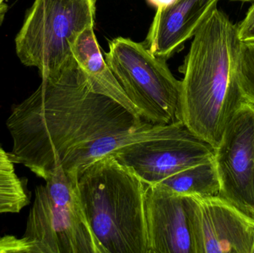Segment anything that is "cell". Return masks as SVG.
I'll return each mask as SVG.
<instances>
[{"instance_id":"1","label":"cell","mask_w":254,"mask_h":253,"mask_svg":"<svg viewBox=\"0 0 254 253\" xmlns=\"http://www.w3.org/2000/svg\"><path fill=\"white\" fill-rule=\"evenodd\" d=\"M6 126L13 163L43 180L58 168L77 176L95 160L128 144L191 134L183 123H149L95 92L74 56L42 77L37 90L13 107Z\"/></svg>"},{"instance_id":"2","label":"cell","mask_w":254,"mask_h":253,"mask_svg":"<svg viewBox=\"0 0 254 253\" xmlns=\"http://www.w3.org/2000/svg\"><path fill=\"white\" fill-rule=\"evenodd\" d=\"M238 27L213 7L193 36L180 71L182 120L216 149L233 114L245 102L237 78Z\"/></svg>"},{"instance_id":"3","label":"cell","mask_w":254,"mask_h":253,"mask_svg":"<svg viewBox=\"0 0 254 253\" xmlns=\"http://www.w3.org/2000/svg\"><path fill=\"white\" fill-rule=\"evenodd\" d=\"M77 193L104 253H147L145 184L113 154L77 175Z\"/></svg>"},{"instance_id":"4","label":"cell","mask_w":254,"mask_h":253,"mask_svg":"<svg viewBox=\"0 0 254 253\" xmlns=\"http://www.w3.org/2000/svg\"><path fill=\"white\" fill-rule=\"evenodd\" d=\"M36 187L25 236L36 253H104L88 222L77 177L55 169Z\"/></svg>"},{"instance_id":"5","label":"cell","mask_w":254,"mask_h":253,"mask_svg":"<svg viewBox=\"0 0 254 253\" xmlns=\"http://www.w3.org/2000/svg\"><path fill=\"white\" fill-rule=\"evenodd\" d=\"M104 56L140 117L153 124L183 123L182 82L165 59L154 56L143 43L122 37L109 43Z\"/></svg>"},{"instance_id":"6","label":"cell","mask_w":254,"mask_h":253,"mask_svg":"<svg viewBox=\"0 0 254 253\" xmlns=\"http://www.w3.org/2000/svg\"><path fill=\"white\" fill-rule=\"evenodd\" d=\"M96 0H35L16 36L21 62L38 68L41 77L61 69L73 57L71 46L94 25Z\"/></svg>"},{"instance_id":"7","label":"cell","mask_w":254,"mask_h":253,"mask_svg":"<svg viewBox=\"0 0 254 253\" xmlns=\"http://www.w3.org/2000/svg\"><path fill=\"white\" fill-rule=\"evenodd\" d=\"M219 196L254 218V105L243 102L215 149Z\"/></svg>"},{"instance_id":"8","label":"cell","mask_w":254,"mask_h":253,"mask_svg":"<svg viewBox=\"0 0 254 253\" xmlns=\"http://www.w3.org/2000/svg\"><path fill=\"white\" fill-rule=\"evenodd\" d=\"M188 197L194 253H252L254 218L219 195Z\"/></svg>"},{"instance_id":"9","label":"cell","mask_w":254,"mask_h":253,"mask_svg":"<svg viewBox=\"0 0 254 253\" xmlns=\"http://www.w3.org/2000/svg\"><path fill=\"white\" fill-rule=\"evenodd\" d=\"M113 154L144 184L155 185L187 168L214 158L215 148L190 134L134 143Z\"/></svg>"},{"instance_id":"10","label":"cell","mask_w":254,"mask_h":253,"mask_svg":"<svg viewBox=\"0 0 254 253\" xmlns=\"http://www.w3.org/2000/svg\"><path fill=\"white\" fill-rule=\"evenodd\" d=\"M147 253H194L189 197L145 184Z\"/></svg>"},{"instance_id":"11","label":"cell","mask_w":254,"mask_h":253,"mask_svg":"<svg viewBox=\"0 0 254 253\" xmlns=\"http://www.w3.org/2000/svg\"><path fill=\"white\" fill-rule=\"evenodd\" d=\"M219 0H176L156 10L143 45L157 57L167 60L198 28Z\"/></svg>"},{"instance_id":"12","label":"cell","mask_w":254,"mask_h":253,"mask_svg":"<svg viewBox=\"0 0 254 253\" xmlns=\"http://www.w3.org/2000/svg\"><path fill=\"white\" fill-rule=\"evenodd\" d=\"M93 28L90 25L77 35L71 46L74 59L95 92L116 100L140 117L103 56Z\"/></svg>"},{"instance_id":"13","label":"cell","mask_w":254,"mask_h":253,"mask_svg":"<svg viewBox=\"0 0 254 253\" xmlns=\"http://www.w3.org/2000/svg\"><path fill=\"white\" fill-rule=\"evenodd\" d=\"M155 185L183 196H218L220 190L214 158L187 168Z\"/></svg>"},{"instance_id":"14","label":"cell","mask_w":254,"mask_h":253,"mask_svg":"<svg viewBox=\"0 0 254 253\" xmlns=\"http://www.w3.org/2000/svg\"><path fill=\"white\" fill-rule=\"evenodd\" d=\"M28 203L23 183L15 171L0 169V214L18 213Z\"/></svg>"},{"instance_id":"15","label":"cell","mask_w":254,"mask_h":253,"mask_svg":"<svg viewBox=\"0 0 254 253\" xmlns=\"http://www.w3.org/2000/svg\"><path fill=\"white\" fill-rule=\"evenodd\" d=\"M237 78L243 100L254 105V40L240 43Z\"/></svg>"},{"instance_id":"16","label":"cell","mask_w":254,"mask_h":253,"mask_svg":"<svg viewBox=\"0 0 254 253\" xmlns=\"http://www.w3.org/2000/svg\"><path fill=\"white\" fill-rule=\"evenodd\" d=\"M0 253H36L34 245L31 241L25 236L19 239L13 236L0 238Z\"/></svg>"},{"instance_id":"17","label":"cell","mask_w":254,"mask_h":253,"mask_svg":"<svg viewBox=\"0 0 254 253\" xmlns=\"http://www.w3.org/2000/svg\"><path fill=\"white\" fill-rule=\"evenodd\" d=\"M237 27L241 41L254 40V4L249 9L244 20Z\"/></svg>"},{"instance_id":"18","label":"cell","mask_w":254,"mask_h":253,"mask_svg":"<svg viewBox=\"0 0 254 253\" xmlns=\"http://www.w3.org/2000/svg\"><path fill=\"white\" fill-rule=\"evenodd\" d=\"M14 163L10 159L9 153L6 152L0 145V169L14 171Z\"/></svg>"},{"instance_id":"19","label":"cell","mask_w":254,"mask_h":253,"mask_svg":"<svg viewBox=\"0 0 254 253\" xmlns=\"http://www.w3.org/2000/svg\"><path fill=\"white\" fill-rule=\"evenodd\" d=\"M176 0H147L148 3L158 9H162L174 2Z\"/></svg>"},{"instance_id":"20","label":"cell","mask_w":254,"mask_h":253,"mask_svg":"<svg viewBox=\"0 0 254 253\" xmlns=\"http://www.w3.org/2000/svg\"><path fill=\"white\" fill-rule=\"evenodd\" d=\"M6 11H7V4L2 0H0V25L4 20Z\"/></svg>"},{"instance_id":"21","label":"cell","mask_w":254,"mask_h":253,"mask_svg":"<svg viewBox=\"0 0 254 253\" xmlns=\"http://www.w3.org/2000/svg\"><path fill=\"white\" fill-rule=\"evenodd\" d=\"M233 1H254V0H233Z\"/></svg>"},{"instance_id":"22","label":"cell","mask_w":254,"mask_h":253,"mask_svg":"<svg viewBox=\"0 0 254 253\" xmlns=\"http://www.w3.org/2000/svg\"><path fill=\"white\" fill-rule=\"evenodd\" d=\"M252 253H254V242L253 248H252Z\"/></svg>"}]
</instances>
